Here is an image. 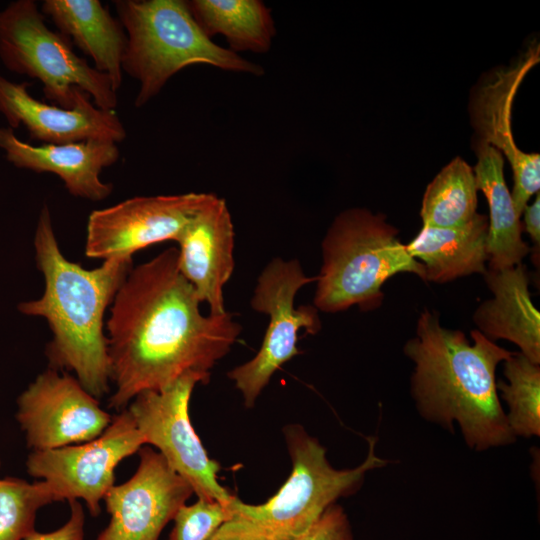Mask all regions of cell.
<instances>
[{
    "mask_svg": "<svg viewBox=\"0 0 540 540\" xmlns=\"http://www.w3.org/2000/svg\"><path fill=\"white\" fill-rule=\"evenodd\" d=\"M177 261L171 247L132 267L114 297L106 323L110 408L122 411L141 392L165 390L190 372L210 378L241 333L231 313H201Z\"/></svg>",
    "mask_w": 540,
    "mask_h": 540,
    "instance_id": "obj_1",
    "label": "cell"
},
{
    "mask_svg": "<svg viewBox=\"0 0 540 540\" xmlns=\"http://www.w3.org/2000/svg\"><path fill=\"white\" fill-rule=\"evenodd\" d=\"M472 342L460 330L441 325L436 312L424 309L416 334L404 345L413 362L411 394L420 415L448 431L454 423L466 445L484 451L516 439L496 388V368L511 352L478 330Z\"/></svg>",
    "mask_w": 540,
    "mask_h": 540,
    "instance_id": "obj_2",
    "label": "cell"
},
{
    "mask_svg": "<svg viewBox=\"0 0 540 540\" xmlns=\"http://www.w3.org/2000/svg\"><path fill=\"white\" fill-rule=\"evenodd\" d=\"M34 250L44 291L37 299L19 303L18 311L47 321L52 333L46 346L49 367L74 373L99 399L109 392L111 382L105 312L132 269V259H107L94 269L68 260L60 250L47 205L38 218Z\"/></svg>",
    "mask_w": 540,
    "mask_h": 540,
    "instance_id": "obj_3",
    "label": "cell"
},
{
    "mask_svg": "<svg viewBox=\"0 0 540 540\" xmlns=\"http://www.w3.org/2000/svg\"><path fill=\"white\" fill-rule=\"evenodd\" d=\"M285 439L292 472L268 501L252 505L233 496L228 503L231 518L210 540H295L342 496L357 490L366 473L387 461L375 453L376 439H369L365 460L351 469H335L326 449L301 426L290 425Z\"/></svg>",
    "mask_w": 540,
    "mask_h": 540,
    "instance_id": "obj_4",
    "label": "cell"
},
{
    "mask_svg": "<svg viewBox=\"0 0 540 540\" xmlns=\"http://www.w3.org/2000/svg\"><path fill=\"white\" fill-rule=\"evenodd\" d=\"M114 5L127 36L122 70L139 83L136 108L147 104L170 78L190 65L264 74L261 65L214 43L192 16L187 1L117 0Z\"/></svg>",
    "mask_w": 540,
    "mask_h": 540,
    "instance_id": "obj_5",
    "label": "cell"
},
{
    "mask_svg": "<svg viewBox=\"0 0 540 540\" xmlns=\"http://www.w3.org/2000/svg\"><path fill=\"white\" fill-rule=\"evenodd\" d=\"M398 233L381 213L365 208L339 213L321 244L313 306L326 313L352 306L372 310L381 305V288L394 275L412 273L424 280L423 265L408 253Z\"/></svg>",
    "mask_w": 540,
    "mask_h": 540,
    "instance_id": "obj_6",
    "label": "cell"
},
{
    "mask_svg": "<svg viewBox=\"0 0 540 540\" xmlns=\"http://www.w3.org/2000/svg\"><path fill=\"white\" fill-rule=\"evenodd\" d=\"M0 61L11 72L39 80L46 99L57 106L73 108L79 88L100 109L115 110L118 105L109 77L46 25L33 0L12 1L0 10Z\"/></svg>",
    "mask_w": 540,
    "mask_h": 540,
    "instance_id": "obj_7",
    "label": "cell"
},
{
    "mask_svg": "<svg viewBox=\"0 0 540 540\" xmlns=\"http://www.w3.org/2000/svg\"><path fill=\"white\" fill-rule=\"evenodd\" d=\"M314 281L316 277L307 276L297 259L274 258L260 273L250 304L254 311L268 315V327L257 354L228 372L247 408L255 404L273 374L300 353L298 332H319V311L312 305L295 307L298 291Z\"/></svg>",
    "mask_w": 540,
    "mask_h": 540,
    "instance_id": "obj_8",
    "label": "cell"
},
{
    "mask_svg": "<svg viewBox=\"0 0 540 540\" xmlns=\"http://www.w3.org/2000/svg\"><path fill=\"white\" fill-rule=\"evenodd\" d=\"M210 378L190 372L162 391H144L127 406L145 445L158 448L170 467L192 487L200 499L227 505L231 495L218 482L220 465L209 458L189 416V402L198 383Z\"/></svg>",
    "mask_w": 540,
    "mask_h": 540,
    "instance_id": "obj_9",
    "label": "cell"
},
{
    "mask_svg": "<svg viewBox=\"0 0 540 540\" xmlns=\"http://www.w3.org/2000/svg\"><path fill=\"white\" fill-rule=\"evenodd\" d=\"M145 445L129 411L114 417L101 435L87 442L56 449L32 451L27 473L46 482L57 501L83 500L91 516L101 512V502L115 485V469Z\"/></svg>",
    "mask_w": 540,
    "mask_h": 540,
    "instance_id": "obj_10",
    "label": "cell"
},
{
    "mask_svg": "<svg viewBox=\"0 0 540 540\" xmlns=\"http://www.w3.org/2000/svg\"><path fill=\"white\" fill-rule=\"evenodd\" d=\"M15 417L32 451L90 441L112 421L74 376L50 367L18 396Z\"/></svg>",
    "mask_w": 540,
    "mask_h": 540,
    "instance_id": "obj_11",
    "label": "cell"
},
{
    "mask_svg": "<svg viewBox=\"0 0 540 540\" xmlns=\"http://www.w3.org/2000/svg\"><path fill=\"white\" fill-rule=\"evenodd\" d=\"M208 193L137 196L93 210L87 222L85 255L89 258H131L137 251L176 241Z\"/></svg>",
    "mask_w": 540,
    "mask_h": 540,
    "instance_id": "obj_12",
    "label": "cell"
},
{
    "mask_svg": "<svg viewBox=\"0 0 540 540\" xmlns=\"http://www.w3.org/2000/svg\"><path fill=\"white\" fill-rule=\"evenodd\" d=\"M138 453L135 473L114 485L103 500L110 521L96 540H158L194 493L159 452L144 445Z\"/></svg>",
    "mask_w": 540,
    "mask_h": 540,
    "instance_id": "obj_13",
    "label": "cell"
},
{
    "mask_svg": "<svg viewBox=\"0 0 540 540\" xmlns=\"http://www.w3.org/2000/svg\"><path fill=\"white\" fill-rule=\"evenodd\" d=\"M539 52V44L533 43L508 66L492 71L483 79L471 101V119L477 141L496 148L511 166L514 180L511 196L519 217L531 196L539 192L540 156L526 153L516 145L511 113L518 88L539 62Z\"/></svg>",
    "mask_w": 540,
    "mask_h": 540,
    "instance_id": "obj_14",
    "label": "cell"
},
{
    "mask_svg": "<svg viewBox=\"0 0 540 540\" xmlns=\"http://www.w3.org/2000/svg\"><path fill=\"white\" fill-rule=\"evenodd\" d=\"M30 85L0 74V113L9 128L23 126L31 139L44 144L125 140L126 130L117 112L98 108L82 89H78L74 107L67 109L34 98L28 90Z\"/></svg>",
    "mask_w": 540,
    "mask_h": 540,
    "instance_id": "obj_15",
    "label": "cell"
},
{
    "mask_svg": "<svg viewBox=\"0 0 540 540\" xmlns=\"http://www.w3.org/2000/svg\"><path fill=\"white\" fill-rule=\"evenodd\" d=\"M234 237L225 199L208 193L176 240L178 269L200 302L207 303L209 314L227 312L224 286L234 271Z\"/></svg>",
    "mask_w": 540,
    "mask_h": 540,
    "instance_id": "obj_16",
    "label": "cell"
},
{
    "mask_svg": "<svg viewBox=\"0 0 540 540\" xmlns=\"http://www.w3.org/2000/svg\"><path fill=\"white\" fill-rule=\"evenodd\" d=\"M0 149L15 167L53 173L72 196L91 201L104 200L111 194L112 184L103 182L100 174L120 157L117 143L111 141L91 139L35 146L19 139L9 127H0Z\"/></svg>",
    "mask_w": 540,
    "mask_h": 540,
    "instance_id": "obj_17",
    "label": "cell"
},
{
    "mask_svg": "<svg viewBox=\"0 0 540 540\" xmlns=\"http://www.w3.org/2000/svg\"><path fill=\"white\" fill-rule=\"evenodd\" d=\"M483 276L492 297L473 314L476 330L493 342L504 339L514 343L520 353L540 364V313L531 299L525 266L487 269Z\"/></svg>",
    "mask_w": 540,
    "mask_h": 540,
    "instance_id": "obj_18",
    "label": "cell"
},
{
    "mask_svg": "<svg viewBox=\"0 0 540 540\" xmlns=\"http://www.w3.org/2000/svg\"><path fill=\"white\" fill-rule=\"evenodd\" d=\"M40 10L62 35L92 58L93 67L107 75L118 91L127 46L120 21L98 0H45Z\"/></svg>",
    "mask_w": 540,
    "mask_h": 540,
    "instance_id": "obj_19",
    "label": "cell"
},
{
    "mask_svg": "<svg viewBox=\"0 0 540 540\" xmlns=\"http://www.w3.org/2000/svg\"><path fill=\"white\" fill-rule=\"evenodd\" d=\"M487 233V216L476 213L460 226H422L405 245L408 253L423 265L424 281L446 283L471 274H485Z\"/></svg>",
    "mask_w": 540,
    "mask_h": 540,
    "instance_id": "obj_20",
    "label": "cell"
},
{
    "mask_svg": "<svg viewBox=\"0 0 540 540\" xmlns=\"http://www.w3.org/2000/svg\"><path fill=\"white\" fill-rule=\"evenodd\" d=\"M477 163L473 168L476 184L488 203V268L503 270L522 263L530 252L522 239L523 225L517 215L505 181L503 155L496 148L476 141Z\"/></svg>",
    "mask_w": 540,
    "mask_h": 540,
    "instance_id": "obj_21",
    "label": "cell"
},
{
    "mask_svg": "<svg viewBox=\"0 0 540 540\" xmlns=\"http://www.w3.org/2000/svg\"><path fill=\"white\" fill-rule=\"evenodd\" d=\"M190 12L203 32L212 39L222 35L229 49L267 53L276 36L271 10L261 0H191Z\"/></svg>",
    "mask_w": 540,
    "mask_h": 540,
    "instance_id": "obj_22",
    "label": "cell"
},
{
    "mask_svg": "<svg viewBox=\"0 0 540 540\" xmlns=\"http://www.w3.org/2000/svg\"><path fill=\"white\" fill-rule=\"evenodd\" d=\"M477 192L473 168L455 157L424 192L420 210L423 226L448 228L469 222L477 213Z\"/></svg>",
    "mask_w": 540,
    "mask_h": 540,
    "instance_id": "obj_23",
    "label": "cell"
},
{
    "mask_svg": "<svg viewBox=\"0 0 540 540\" xmlns=\"http://www.w3.org/2000/svg\"><path fill=\"white\" fill-rule=\"evenodd\" d=\"M506 379L496 382L499 398L508 407L506 419L515 437L540 435V364L514 352L503 362Z\"/></svg>",
    "mask_w": 540,
    "mask_h": 540,
    "instance_id": "obj_24",
    "label": "cell"
},
{
    "mask_svg": "<svg viewBox=\"0 0 540 540\" xmlns=\"http://www.w3.org/2000/svg\"><path fill=\"white\" fill-rule=\"evenodd\" d=\"M53 502L57 498L44 481L0 478V540H24L35 530L37 512Z\"/></svg>",
    "mask_w": 540,
    "mask_h": 540,
    "instance_id": "obj_25",
    "label": "cell"
},
{
    "mask_svg": "<svg viewBox=\"0 0 540 540\" xmlns=\"http://www.w3.org/2000/svg\"><path fill=\"white\" fill-rule=\"evenodd\" d=\"M231 515L228 504L198 498L177 510L169 540H210Z\"/></svg>",
    "mask_w": 540,
    "mask_h": 540,
    "instance_id": "obj_26",
    "label": "cell"
},
{
    "mask_svg": "<svg viewBox=\"0 0 540 540\" xmlns=\"http://www.w3.org/2000/svg\"><path fill=\"white\" fill-rule=\"evenodd\" d=\"M295 540H355L344 509L331 504L320 518Z\"/></svg>",
    "mask_w": 540,
    "mask_h": 540,
    "instance_id": "obj_27",
    "label": "cell"
},
{
    "mask_svg": "<svg viewBox=\"0 0 540 540\" xmlns=\"http://www.w3.org/2000/svg\"><path fill=\"white\" fill-rule=\"evenodd\" d=\"M70 516L58 529L41 533L34 530L24 540H84L85 513L78 500L70 501Z\"/></svg>",
    "mask_w": 540,
    "mask_h": 540,
    "instance_id": "obj_28",
    "label": "cell"
},
{
    "mask_svg": "<svg viewBox=\"0 0 540 540\" xmlns=\"http://www.w3.org/2000/svg\"><path fill=\"white\" fill-rule=\"evenodd\" d=\"M522 214L524 215L523 230L531 237L535 245L540 243V194H536L531 205H526Z\"/></svg>",
    "mask_w": 540,
    "mask_h": 540,
    "instance_id": "obj_29",
    "label": "cell"
},
{
    "mask_svg": "<svg viewBox=\"0 0 540 540\" xmlns=\"http://www.w3.org/2000/svg\"><path fill=\"white\" fill-rule=\"evenodd\" d=\"M0 465H1V462H0Z\"/></svg>",
    "mask_w": 540,
    "mask_h": 540,
    "instance_id": "obj_30",
    "label": "cell"
}]
</instances>
